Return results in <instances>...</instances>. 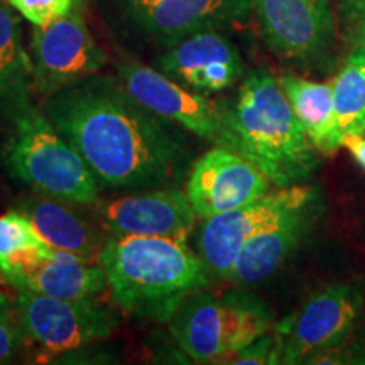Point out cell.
Masks as SVG:
<instances>
[{
    "mask_svg": "<svg viewBox=\"0 0 365 365\" xmlns=\"http://www.w3.org/2000/svg\"><path fill=\"white\" fill-rule=\"evenodd\" d=\"M228 364H282V345L277 335H262L252 344L242 349L228 360Z\"/></svg>",
    "mask_w": 365,
    "mask_h": 365,
    "instance_id": "24",
    "label": "cell"
},
{
    "mask_svg": "<svg viewBox=\"0 0 365 365\" xmlns=\"http://www.w3.org/2000/svg\"><path fill=\"white\" fill-rule=\"evenodd\" d=\"M108 293L122 312L170 322L180 304L208 286L210 269L186 240L110 237L100 254Z\"/></svg>",
    "mask_w": 365,
    "mask_h": 365,
    "instance_id": "3",
    "label": "cell"
},
{
    "mask_svg": "<svg viewBox=\"0 0 365 365\" xmlns=\"http://www.w3.org/2000/svg\"><path fill=\"white\" fill-rule=\"evenodd\" d=\"M272 314L262 301L244 293L191 294L170 319L176 345L193 362H228L242 349L266 335Z\"/></svg>",
    "mask_w": 365,
    "mask_h": 365,
    "instance_id": "5",
    "label": "cell"
},
{
    "mask_svg": "<svg viewBox=\"0 0 365 365\" xmlns=\"http://www.w3.org/2000/svg\"><path fill=\"white\" fill-rule=\"evenodd\" d=\"M267 176L234 150L218 145L191 166L186 195L203 220L240 208L267 193Z\"/></svg>",
    "mask_w": 365,
    "mask_h": 365,
    "instance_id": "11",
    "label": "cell"
},
{
    "mask_svg": "<svg viewBox=\"0 0 365 365\" xmlns=\"http://www.w3.org/2000/svg\"><path fill=\"white\" fill-rule=\"evenodd\" d=\"M159 68L178 83L205 95L230 88L244 71L235 44L218 29L190 34L170 46Z\"/></svg>",
    "mask_w": 365,
    "mask_h": 365,
    "instance_id": "15",
    "label": "cell"
},
{
    "mask_svg": "<svg viewBox=\"0 0 365 365\" xmlns=\"http://www.w3.org/2000/svg\"><path fill=\"white\" fill-rule=\"evenodd\" d=\"M312 202L299 205L255 234L237 257L235 266L228 279L252 284L259 282L276 271L299 244L309 223Z\"/></svg>",
    "mask_w": 365,
    "mask_h": 365,
    "instance_id": "18",
    "label": "cell"
},
{
    "mask_svg": "<svg viewBox=\"0 0 365 365\" xmlns=\"http://www.w3.org/2000/svg\"><path fill=\"white\" fill-rule=\"evenodd\" d=\"M49 249L39 239L21 210H9L0 215V272L9 277L27 257Z\"/></svg>",
    "mask_w": 365,
    "mask_h": 365,
    "instance_id": "22",
    "label": "cell"
},
{
    "mask_svg": "<svg viewBox=\"0 0 365 365\" xmlns=\"http://www.w3.org/2000/svg\"><path fill=\"white\" fill-rule=\"evenodd\" d=\"M129 19L164 46L247 17L252 0H120Z\"/></svg>",
    "mask_w": 365,
    "mask_h": 365,
    "instance_id": "14",
    "label": "cell"
},
{
    "mask_svg": "<svg viewBox=\"0 0 365 365\" xmlns=\"http://www.w3.org/2000/svg\"><path fill=\"white\" fill-rule=\"evenodd\" d=\"M259 26L277 56L301 66L325 65L335 46L328 0H252Z\"/></svg>",
    "mask_w": 365,
    "mask_h": 365,
    "instance_id": "7",
    "label": "cell"
},
{
    "mask_svg": "<svg viewBox=\"0 0 365 365\" xmlns=\"http://www.w3.org/2000/svg\"><path fill=\"white\" fill-rule=\"evenodd\" d=\"M70 202L53 196H31L21 203V212L49 249L68 252L86 262L100 264L105 247L102 230L71 208Z\"/></svg>",
    "mask_w": 365,
    "mask_h": 365,
    "instance_id": "17",
    "label": "cell"
},
{
    "mask_svg": "<svg viewBox=\"0 0 365 365\" xmlns=\"http://www.w3.org/2000/svg\"><path fill=\"white\" fill-rule=\"evenodd\" d=\"M313 198V191L307 186H289L276 193H266L240 208L207 218L196 239L200 257L210 272L228 279L240 250L255 234Z\"/></svg>",
    "mask_w": 365,
    "mask_h": 365,
    "instance_id": "8",
    "label": "cell"
},
{
    "mask_svg": "<svg viewBox=\"0 0 365 365\" xmlns=\"http://www.w3.org/2000/svg\"><path fill=\"white\" fill-rule=\"evenodd\" d=\"M9 6L34 27H46L61 19L75 7V0H7Z\"/></svg>",
    "mask_w": 365,
    "mask_h": 365,
    "instance_id": "23",
    "label": "cell"
},
{
    "mask_svg": "<svg viewBox=\"0 0 365 365\" xmlns=\"http://www.w3.org/2000/svg\"><path fill=\"white\" fill-rule=\"evenodd\" d=\"M222 148L249 159L279 188L308 180L317 168L314 145L279 80L262 70L245 76L225 102Z\"/></svg>",
    "mask_w": 365,
    "mask_h": 365,
    "instance_id": "2",
    "label": "cell"
},
{
    "mask_svg": "<svg viewBox=\"0 0 365 365\" xmlns=\"http://www.w3.org/2000/svg\"><path fill=\"white\" fill-rule=\"evenodd\" d=\"M31 53L33 78L48 95L97 75L107 61L76 9L49 26L34 27Z\"/></svg>",
    "mask_w": 365,
    "mask_h": 365,
    "instance_id": "10",
    "label": "cell"
},
{
    "mask_svg": "<svg viewBox=\"0 0 365 365\" xmlns=\"http://www.w3.org/2000/svg\"><path fill=\"white\" fill-rule=\"evenodd\" d=\"M346 33L357 46L365 44V0H339Z\"/></svg>",
    "mask_w": 365,
    "mask_h": 365,
    "instance_id": "26",
    "label": "cell"
},
{
    "mask_svg": "<svg viewBox=\"0 0 365 365\" xmlns=\"http://www.w3.org/2000/svg\"><path fill=\"white\" fill-rule=\"evenodd\" d=\"M95 213L103 230L112 237L144 235L178 240H188L198 217L188 195L175 186L100 202Z\"/></svg>",
    "mask_w": 365,
    "mask_h": 365,
    "instance_id": "13",
    "label": "cell"
},
{
    "mask_svg": "<svg viewBox=\"0 0 365 365\" xmlns=\"http://www.w3.org/2000/svg\"><path fill=\"white\" fill-rule=\"evenodd\" d=\"M33 76V61L21 41L19 22L7 0H0V105L11 112L29 103L27 91Z\"/></svg>",
    "mask_w": 365,
    "mask_h": 365,
    "instance_id": "20",
    "label": "cell"
},
{
    "mask_svg": "<svg viewBox=\"0 0 365 365\" xmlns=\"http://www.w3.org/2000/svg\"><path fill=\"white\" fill-rule=\"evenodd\" d=\"M17 294H19V289L0 272V308L16 303Z\"/></svg>",
    "mask_w": 365,
    "mask_h": 365,
    "instance_id": "28",
    "label": "cell"
},
{
    "mask_svg": "<svg viewBox=\"0 0 365 365\" xmlns=\"http://www.w3.org/2000/svg\"><path fill=\"white\" fill-rule=\"evenodd\" d=\"M9 281L17 289L59 299H95L108 291L107 276L100 264L53 249L39 250L27 257L9 276Z\"/></svg>",
    "mask_w": 365,
    "mask_h": 365,
    "instance_id": "16",
    "label": "cell"
},
{
    "mask_svg": "<svg viewBox=\"0 0 365 365\" xmlns=\"http://www.w3.org/2000/svg\"><path fill=\"white\" fill-rule=\"evenodd\" d=\"M24 339L39 349V357L66 354L110 336L117 319L95 299H59L19 289L16 301Z\"/></svg>",
    "mask_w": 365,
    "mask_h": 365,
    "instance_id": "6",
    "label": "cell"
},
{
    "mask_svg": "<svg viewBox=\"0 0 365 365\" xmlns=\"http://www.w3.org/2000/svg\"><path fill=\"white\" fill-rule=\"evenodd\" d=\"M122 85L149 110L175 122L191 134L222 145L225 102H215L205 93L178 83L163 71L125 61L118 65Z\"/></svg>",
    "mask_w": 365,
    "mask_h": 365,
    "instance_id": "9",
    "label": "cell"
},
{
    "mask_svg": "<svg viewBox=\"0 0 365 365\" xmlns=\"http://www.w3.org/2000/svg\"><path fill=\"white\" fill-rule=\"evenodd\" d=\"M44 113L103 188H170L188 175L185 129L137 102L115 80L97 73L53 91Z\"/></svg>",
    "mask_w": 365,
    "mask_h": 365,
    "instance_id": "1",
    "label": "cell"
},
{
    "mask_svg": "<svg viewBox=\"0 0 365 365\" xmlns=\"http://www.w3.org/2000/svg\"><path fill=\"white\" fill-rule=\"evenodd\" d=\"M362 294L349 284L327 287L314 294L294 318L277 327L282 364H301L340 341L359 317Z\"/></svg>",
    "mask_w": 365,
    "mask_h": 365,
    "instance_id": "12",
    "label": "cell"
},
{
    "mask_svg": "<svg viewBox=\"0 0 365 365\" xmlns=\"http://www.w3.org/2000/svg\"><path fill=\"white\" fill-rule=\"evenodd\" d=\"M341 145H345L346 149L352 153L360 166L365 170V137L364 135H345L341 140Z\"/></svg>",
    "mask_w": 365,
    "mask_h": 365,
    "instance_id": "27",
    "label": "cell"
},
{
    "mask_svg": "<svg viewBox=\"0 0 365 365\" xmlns=\"http://www.w3.org/2000/svg\"><path fill=\"white\" fill-rule=\"evenodd\" d=\"M279 83L314 148L331 153L341 145L344 135L336 124L331 85L317 83L296 75L281 76Z\"/></svg>",
    "mask_w": 365,
    "mask_h": 365,
    "instance_id": "19",
    "label": "cell"
},
{
    "mask_svg": "<svg viewBox=\"0 0 365 365\" xmlns=\"http://www.w3.org/2000/svg\"><path fill=\"white\" fill-rule=\"evenodd\" d=\"M12 115L14 130L4 150L9 173L39 195L73 205L97 203V178L44 110L26 103Z\"/></svg>",
    "mask_w": 365,
    "mask_h": 365,
    "instance_id": "4",
    "label": "cell"
},
{
    "mask_svg": "<svg viewBox=\"0 0 365 365\" xmlns=\"http://www.w3.org/2000/svg\"><path fill=\"white\" fill-rule=\"evenodd\" d=\"M331 90L341 135H365V44L350 53Z\"/></svg>",
    "mask_w": 365,
    "mask_h": 365,
    "instance_id": "21",
    "label": "cell"
},
{
    "mask_svg": "<svg viewBox=\"0 0 365 365\" xmlns=\"http://www.w3.org/2000/svg\"><path fill=\"white\" fill-rule=\"evenodd\" d=\"M24 339L16 303L0 308V364H6L16 355Z\"/></svg>",
    "mask_w": 365,
    "mask_h": 365,
    "instance_id": "25",
    "label": "cell"
}]
</instances>
